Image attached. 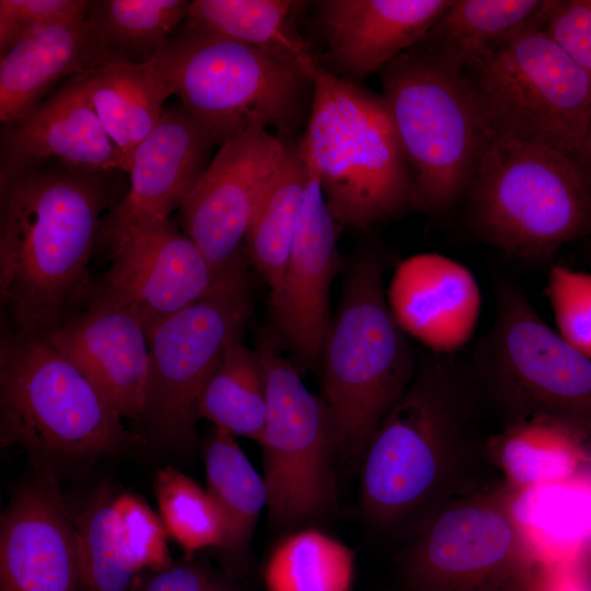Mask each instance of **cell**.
I'll return each instance as SVG.
<instances>
[{
	"instance_id": "cell-13",
	"label": "cell",
	"mask_w": 591,
	"mask_h": 591,
	"mask_svg": "<svg viewBox=\"0 0 591 591\" xmlns=\"http://www.w3.org/2000/svg\"><path fill=\"white\" fill-rule=\"evenodd\" d=\"M528 551L509 511L464 502L428 521L402 571L409 591H532Z\"/></svg>"
},
{
	"instance_id": "cell-34",
	"label": "cell",
	"mask_w": 591,
	"mask_h": 591,
	"mask_svg": "<svg viewBox=\"0 0 591 591\" xmlns=\"http://www.w3.org/2000/svg\"><path fill=\"white\" fill-rule=\"evenodd\" d=\"M74 524L84 591H132L139 571L123 545L114 498L100 494Z\"/></svg>"
},
{
	"instance_id": "cell-7",
	"label": "cell",
	"mask_w": 591,
	"mask_h": 591,
	"mask_svg": "<svg viewBox=\"0 0 591 591\" xmlns=\"http://www.w3.org/2000/svg\"><path fill=\"white\" fill-rule=\"evenodd\" d=\"M121 419L44 336L14 332L2 337V447L19 445L40 463L93 457L137 440Z\"/></svg>"
},
{
	"instance_id": "cell-23",
	"label": "cell",
	"mask_w": 591,
	"mask_h": 591,
	"mask_svg": "<svg viewBox=\"0 0 591 591\" xmlns=\"http://www.w3.org/2000/svg\"><path fill=\"white\" fill-rule=\"evenodd\" d=\"M85 11L38 30L1 56L2 126L28 115L57 84L112 58Z\"/></svg>"
},
{
	"instance_id": "cell-5",
	"label": "cell",
	"mask_w": 591,
	"mask_h": 591,
	"mask_svg": "<svg viewBox=\"0 0 591 591\" xmlns=\"http://www.w3.org/2000/svg\"><path fill=\"white\" fill-rule=\"evenodd\" d=\"M321 361L338 454L361 460L417 369L407 335L389 308L383 265L376 256L363 255L349 269Z\"/></svg>"
},
{
	"instance_id": "cell-3",
	"label": "cell",
	"mask_w": 591,
	"mask_h": 591,
	"mask_svg": "<svg viewBox=\"0 0 591 591\" xmlns=\"http://www.w3.org/2000/svg\"><path fill=\"white\" fill-rule=\"evenodd\" d=\"M148 65L219 146L254 126L287 141L313 93L314 65L185 21Z\"/></svg>"
},
{
	"instance_id": "cell-40",
	"label": "cell",
	"mask_w": 591,
	"mask_h": 591,
	"mask_svg": "<svg viewBox=\"0 0 591 591\" xmlns=\"http://www.w3.org/2000/svg\"><path fill=\"white\" fill-rule=\"evenodd\" d=\"M132 591H233L221 578L197 564L152 571Z\"/></svg>"
},
{
	"instance_id": "cell-11",
	"label": "cell",
	"mask_w": 591,
	"mask_h": 591,
	"mask_svg": "<svg viewBox=\"0 0 591 591\" xmlns=\"http://www.w3.org/2000/svg\"><path fill=\"white\" fill-rule=\"evenodd\" d=\"M244 266L216 278L202 298L147 328L149 380L141 421L162 443L189 449L199 397L251 315Z\"/></svg>"
},
{
	"instance_id": "cell-31",
	"label": "cell",
	"mask_w": 591,
	"mask_h": 591,
	"mask_svg": "<svg viewBox=\"0 0 591 591\" xmlns=\"http://www.w3.org/2000/svg\"><path fill=\"white\" fill-rule=\"evenodd\" d=\"M582 439L551 419L510 421L500 437V464L521 488L576 477L583 457Z\"/></svg>"
},
{
	"instance_id": "cell-9",
	"label": "cell",
	"mask_w": 591,
	"mask_h": 591,
	"mask_svg": "<svg viewBox=\"0 0 591 591\" xmlns=\"http://www.w3.org/2000/svg\"><path fill=\"white\" fill-rule=\"evenodd\" d=\"M472 370L509 421L546 418L591 439V359L552 328L512 281L498 285L495 318Z\"/></svg>"
},
{
	"instance_id": "cell-24",
	"label": "cell",
	"mask_w": 591,
	"mask_h": 591,
	"mask_svg": "<svg viewBox=\"0 0 591 591\" xmlns=\"http://www.w3.org/2000/svg\"><path fill=\"white\" fill-rule=\"evenodd\" d=\"M78 78L128 172L136 147L157 125L171 90L148 62L132 63L118 58H107Z\"/></svg>"
},
{
	"instance_id": "cell-25",
	"label": "cell",
	"mask_w": 591,
	"mask_h": 591,
	"mask_svg": "<svg viewBox=\"0 0 591 591\" xmlns=\"http://www.w3.org/2000/svg\"><path fill=\"white\" fill-rule=\"evenodd\" d=\"M549 0H451L422 48L464 72L511 37L542 28Z\"/></svg>"
},
{
	"instance_id": "cell-12",
	"label": "cell",
	"mask_w": 591,
	"mask_h": 591,
	"mask_svg": "<svg viewBox=\"0 0 591 591\" xmlns=\"http://www.w3.org/2000/svg\"><path fill=\"white\" fill-rule=\"evenodd\" d=\"M256 352L267 394L258 443L269 519L279 528L320 519L334 502L338 447L331 408L324 397L306 387L274 340L262 337Z\"/></svg>"
},
{
	"instance_id": "cell-22",
	"label": "cell",
	"mask_w": 591,
	"mask_h": 591,
	"mask_svg": "<svg viewBox=\"0 0 591 591\" xmlns=\"http://www.w3.org/2000/svg\"><path fill=\"white\" fill-rule=\"evenodd\" d=\"M46 161L88 171L127 172L78 76L61 83L24 118L3 125L0 179Z\"/></svg>"
},
{
	"instance_id": "cell-17",
	"label": "cell",
	"mask_w": 591,
	"mask_h": 591,
	"mask_svg": "<svg viewBox=\"0 0 591 591\" xmlns=\"http://www.w3.org/2000/svg\"><path fill=\"white\" fill-rule=\"evenodd\" d=\"M306 169L292 245L280 286L269 294V302L280 340L301 364L311 368L321 361L332 321L329 294L339 257L337 223L315 174L308 164Z\"/></svg>"
},
{
	"instance_id": "cell-6",
	"label": "cell",
	"mask_w": 591,
	"mask_h": 591,
	"mask_svg": "<svg viewBox=\"0 0 591 591\" xmlns=\"http://www.w3.org/2000/svg\"><path fill=\"white\" fill-rule=\"evenodd\" d=\"M466 197L474 232L523 260L591 232V192L573 159L548 147L491 138Z\"/></svg>"
},
{
	"instance_id": "cell-42",
	"label": "cell",
	"mask_w": 591,
	"mask_h": 591,
	"mask_svg": "<svg viewBox=\"0 0 591 591\" xmlns=\"http://www.w3.org/2000/svg\"><path fill=\"white\" fill-rule=\"evenodd\" d=\"M581 554H583V555H587V554H588V555H589V559H591V531H590V534H589V537H588V540H587L586 546H584V548H583V551H582Z\"/></svg>"
},
{
	"instance_id": "cell-2",
	"label": "cell",
	"mask_w": 591,
	"mask_h": 591,
	"mask_svg": "<svg viewBox=\"0 0 591 591\" xmlns=\"http://www.w3.org/2000/svg\"><path fill=\"white\" fill-rule=\"evenodd\" d=\"M297 144L337 224L363 228L416 205L412 172L383 95L317 61Z\"/></svg>"
},
{
	"instance_id": "cell-29",
	"label": "cell",
	"mask_w": 591,
	"mask_h": 591,
	"mask_svg": "<svg viewBox=\"0 0 591 591\" xmlns=\"http://www.w3.org/2000/svg\"><path fill=\"white\" fill-rule=\"evenodd\" d=\"M267 412L262 361L241 340H234L207 382L198 402L199 417L233 436L259 442Z\"/></svg>"
},
{
	"instance_id": "cell-36",
	"label": "cell",
	"mask_w": 591,
	"mask_h": 591,
	"mask_svg": "<svg viewBox=\"0 0 591 591\" xmlns=\"http://www.w3.org/2000/svg\"><path fill=\"white\" fill-rule=\"evenodd\" d=\"M545 293L557 333L591 359V274L552 266Z\"/></svg>"
},
{
	"instance_id": "cell-10",
	"label": "cell",
	"mask_w": 591,
	"mask_h": 591,
	"mask_svg": "<svg viewBox=\"0 0 591 591\" xmlns=\"http://www.w3.org/2000/svg\"><path fill=\"white\" fill-rule=\"evenodd\" d=\"M463 74L490 138L576 155L591 124V76L542 28L511 37Z\"/></svg>"
},
{
	"instance_id": "cell-33",
	"label": "cell",
	"mask_w": 591,
	"mask_h": 591,
	"mask_svg": "<svg viewBox=\"0 0 591 591\" xmlns=\"http://www.w3.org/2000/svg\"><path fill=\"white\" fill-rule=\"evenodd\" d=\"M352 578L351 551L314 529L283 538L264 569L268 591H350Z\"/></svg>"
},
{
	"instance_id": "cell-1",
	"label": "cell",
	"mask_w": 591,
	"mask_h": 591,
	"mask_svg": "<svg viewBox=\"0 0 591 591\" xmlns=\"http://www.w3.org/2000/svg\"><path fill=\"white\" fill-rule=\"evenodd\" d=\"M109 173L46 161L0 179V297L15 332L45 335L76 310L109 201Z\"/></svg>"
},
{
	"instance_id": "cell-28",
	"label": "cell",
	"mask_w": 591,
	"mask_h": 591,
	"mask_svg": "<svg viewBox=\"0 0 591 591\" xmlns=\"http://www.w3.org/2000/svg\"><path fill=\"white\" fill-rule=\"evenodd\" d=\"M301 2L290 0H194L185 23L232 40L275 50L312 67L313 57L293 25Z\"/></svg>"
},
{
	"instance_id": "cell-37",
	"label": "cell",
	"mask_w": 591,
	"mask_h": 591,
	"mask_svg": "<svg viewBox=\"0 0 591 591\" xmlns=\"http://www.w3.org/2000/svg\"><path fill=\"white\" fill-rule=\"evenodd\" d=\"M114 509L123 545L136 569L170 567L167 531L161 518L142 499L127 493L114 498Z\"/></svg>"
},
{
	"instance_id": "cell-14",
	"label": "cell",
	"mask_w": 591,
	"mask_h": 591,
	"mask_svg": "<svg viewBox=\"0 0 591 591\" xmlns=\"http://www.w3.org/2000/svg\"><path fill=\"white\" fill-rule=\"evenodd\" d=\"M289 144L260 126L237 134L219 146L178 209L216 277L243 266L253 215Z\"/></svg>"
},
{
	"instance_id": "cell-15",
	"label": "cell",
	"mask_w": 591,
	"mask_h": 591,
	"mask_svg": "<svg viewBox=\"0 0 591 591\" xmlns=\"http://www.w3.org/2000/svg\"><path fill=\"white\" fill-rule=\"evenodd\" d=\"M216 140L181 104L165 105L136 147L129 188L102 221L99 242L111 253L127 236L171 221L207 169Z\"/></svg>"
},
{
	"instance_id": "cell-43",
	"label": "cell",
	"mask_w": 591,
	"mask_h": 591,
	"mask_svg": "<svg viewBox=\"0 0 591 591\" xmlns=\"http://www.w3.org/2000/svg\"><path fill=\"white\" fill-rule=\"evenodd\" d=\"M575 591H591V583H586L580 588H577Z\"/></svg>"
},
{
	"instance_id": "cell-4",
	"label": "cell",
	"mask_w": 591,
	"mask_h": 591,
	"mask_svg": "<svg viewBox=\"0 0 591 591\" xmlns=\"http://www.w3.org/2000/svg\"><path fill=\"white\" fill-rule=\"evenodd\" d=\"M471 392L445 356L425 358L362 455L361 500L368 518L391 526L419 514L445 489L463 440Z\"/></svg>"
},
{
	"instance_id": "cell-30",
	"label": "cell",
	"mask_w": 591,
	"mask_h": 591,
	"mask_svg": "<svg viewBox=\"0 0 591 591\" xmlns=\"http://www.w3.org/2000/svg\"><path fill=\"white\" fill-rule=\"evenodd\" d=\"M186 0L89 1L85 18L112 58L150 62L186 20Z\"/></svg>"
},
{
	"instance_id": "cell-20",
	"label": "cell",
	"mask_w": 591,
	"mask_h": 591,
	"mask_svg": "<svg viewBox=\"0 0 591 591\" xmlns=\"http://www.w3.org/2000/svg\"><path fill=\"white\" fill-rule=\"evenodd\" d=\"M386 300L402 331L439 356L452 355L472 339L483 304L473 273L438 253L403 259L390 279Z\"/></svg>"
},
{
	"instance_id": "cell-39",
	"label": "cell",
	"mask_w": 591,
	"mask_h": 591,
	"mask_svg": "<svg viewBox=\"0 0 591 591\" xmlns=\"http://www.w3.org/2000/svg\"><path fill=\"white\" fill-rule=\"evenodd\" d=\"M542 30L591 76V0H549Z\"/></svg>"
},
{
	"instance_id": "cell-32",
	"label": "cell",
	"mask_w": 591,
	"mask_h": 591,
	"mask_svg": "<svg viewBox=\"0 0 591 591\" xmlns=\"http://www.w3.org/2000/svg\"><path fill=\"white\" fill-rule=\"evenodd\" d=\"M206 480L227 525L228 549L245 545L259 513L267 506V490L234 436L216 428L205 451Z\"/></svg>"
},
{
	"instance_id": "cell-35",
	"label": "cell",
	"mask_w": 591,
	"mask_h": 591,
	"mask_svg": "<svg viewBox=\"0 0 591 591\" xmlns=\"http://www.w3.org/2000/svg\"><path fill=\"white\" fill-rule=\"evenodd\" d=\"M154 494L167 533L187 555L218 546L228 548V531L208 491L172 466L158 471Z\"/></svg>"
},
{
	"instance_id": "cell-38",
	"label": "cell",
	"mask_w": 591,
	"mask_h": 591,
	"mask_svg": "<svg viewBox=\"0 0 591 591\" xmlns=\"http://www.w3.org/2000/svg\"><path fill=\"white\" fill-rule=\"evenodd\" d=\"M88 2L84 0H0V57L38 30L84 12Z\"/></svg>"
},
{
	"instance_id": "cell-26",
	"label": "cell",
	"mask_w": 591,
	"mask_h": 591,
	"mask_svg": "<svg viewBox=\"0 0 591 591\" xmlns=\"http://www.w3.org/2000/svg\"><path fill=\"white\" fill-rule=\"evenodd\" d=\"M509 514L530 549L556 563L578 559L591 531V485L575 477L522 488Z\"/></svg>"
},
{
	"instance_id": "cell-8",
	"label": "cell",
	"mask_w": 591,
	"mask_h": 591,
	"mask_svg": "<svg viewBox=\"0 0 591 591\" xmlns=\"http://www.w3.org/2000/svg\"><path fill=\"white\" fill-rule=\"evenodd\" d=\"M380 72L414 179L416 205L443 212L466 196L491 139L471 86L462 72L420 45Z\"/></svg>"
},
{
	"instance_id": "cell-21",
	"label": "cell",
	"mask_w": 591,
	"mask_h": 591,
	"mask_svg": "<svg viewBox=\"0 0 591 591\" xmlns=\"http://www.w3.org/2000/svg\"><path fill=\"white\" fill-rule=\"evenodd\" d=\"M451 0H325L318 16L334 74L356 82L421 43Z\"/></svg>"
},
{
	"instance_id": "cell-19",
	"label": "cell",
	"mask_w": 591,
	"mask_h": 591,
	"mask_svg": "<svg viewBox=\"0 0 591 591\" xmlns=\"http://www.w3.org/2000/svg\"><path fill=\"white\" fill-rule=\"evenodd\" d=\"M44 336L71 361L121 416L141 421L149 380V343L129 309L93 293Z\"/></svg>"
},
{
	"instance_id": "cell-41",
	"label": "cell",
	"mask_w": 591,
	"mask_h": 591,
	"mask_svg": "<svg viewBox=\"0 0 591 591\" xmlns=\"http://www.w3.org/2000/svg\"><path fill=\"white\" fill-rule=\"evenodd\" d=\"M572 159L591 192V124L578 152Z\"/></svg>"
},
{
	"instance_id": "cell-16",
	"label": "cell",
	"mask_w": 591,
	"mask_h": 591,
	"mask_svg": "<svg viewBox=\"0 0 591 591\" xmlns=\"http://www.w3.org/2000/svg\"><path fill=\"white\" fill-rule=\"evenodd\" d=\"M94 292L129 309L146 329L202 298L216 281L208 260L171 221L124 239Z\"/></svg>"
},
{
	"instance_id": "cell-18",
	"label": "cell",
	"mask_w": 591,
	"mask_h": 591,
	"mask_svg": "<svg viewBox=\"0 0 591 591\" xmlns=\"http://www.w3.org/2000/svg\"><path fill=\"white\" fill-rule=\"evenodd\" d=\"M79 584L74 520L45 466L1 515L0 591H77Z\"/></svg>"
},
{
	"instance_id": "cell-27",
	"label": "cell",
	"mask_w": 591,
	"mask_h": 591,
	"mask_svg": "<svg viewBox=\"0 0 591 591\" xmlns=\"http://www.w3.org/2000/svg\"><path fill=\"white\" fill-rule=\"evenodd\" d=\"M306 182V164L298 146L289 144L248 227L245 254L267 283L270 294L277 291L283 276Z\"/></svg>"
}]
</instances>
